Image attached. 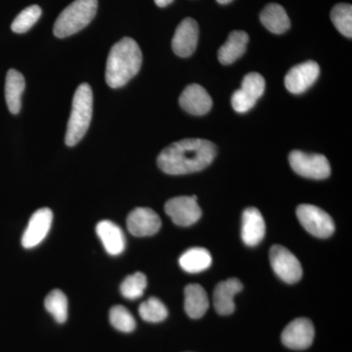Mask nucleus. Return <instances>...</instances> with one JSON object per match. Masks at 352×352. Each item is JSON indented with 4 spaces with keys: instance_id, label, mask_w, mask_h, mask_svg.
Returning <instances> with one entry per match:
<instances>
[{
    "instance_id": "obj_11",
    "label": "nucleus",
    "mask_w": 352,
    "mask_h": 352,
    "mask_svg": "<svg viewBox=\"0 0 352 352\" xmlns=\"http://www.w3.org/2000/svg\"><path fill=\"white\" fill-rule=\"evenodd\" d=\"M320 68L314 61L296 65L285 76V87L291 94H300L307 91L318 78Z\"/></svg>"
},
{
    "instance_id": "obj_22",
    "label": "nucleus",
    "mask_w": 352,
    "mask_h": 352,
    "mask_svg": "<svg viewBox=\"0 0 352 352\" xmlns=\"http://www.w3.org/2000/svg\"><path fill=\"white\" fill-rule=\"evenodd\" d=\"M261 22L268 31L276 34H284L291 27L288 14L283 7L277 3L268 4L261 11Z\"/></svg>"
},
{
    "instance_id": "obj_8",
    "label": "nucleus",
    "mask_w": 352,
    "mask_h": 352,
    "mask_svg": "<svg viewBox=\"0 0 352 352\" xmlns=\"http://www.w3.org/2000/svg\"><path fill=\"white\" fill-rule=\"evenodd\" d=\"M270 259L272 270L286 283H296L302 277V264L283 245H273L270 250Z\"/></svg>"
},
{
    "instance_id": "obj_13",
    "label": "nucleus",
    "mask_w": 352,
    "mask_h": 352,
    "mask_svg": "<svg viewBox=\"0 0 352 352\" xmlns=\"http://www.w3.org/2000/svg\"><path fill=\"white\" fill-rule=\"evenodd\" d=\"M129 232L136 237L155 235L162 226L161 219L149 208H138L129 214L126 220Z\"/></svg>"
},
{
    "instance_id": "obj_6",
    "label": "nucleus",
    "mask_w": 352,
    "mask_h": 352,
    "mask_svg": "<svg viewBox=\"0 0 352 352\" xmlns=\"http://www.w3.org/2000/svg\"><path fill=\"white\" fill-rule=\"evenodd\" d=\"M289 164L295 173L311 179H325L331 175L330 163L323 155L293 151L289 156Z\"/></svg>"
},
{
    "instance_id": "obj_20",
    "label": "nucleus",
    "mask_w": 352,
    "mask_h": 352,
    "mask_svg": "<svg viewBox=\"0 0 352 352\" xmlns=\"http://www.w3.org/2000/svg\"><path fill=\"white\" fill-rule=\"evenodd\" d=\"M184 308L189 317L199 319L206 314L210 302L205 289L198 284L188 285L184 289Z\"/></svg>"
},
{
    "instance_id": "obj_19",
    "label": "nucleus",
    "mask_w": 352,
    "mask_h": 352,
    "mask_svg": "<svg viewBox=\"0 0 352 352\" xmlns=\"http://www.w3.org/2000/svg\"><path fill=\"white\" fill-rule=\"evenodd\" d=\"M249 43V36L244 31H234L230 32L226 43L219 48V60L220 63L230 65L236 60L243 56L247 50Z\"/></svg>"
},
{
    "instance_id": "obj_5",
    "label": "nucleus",
    "mask_w": 352,
    "mask_h": 352,
    "mask_svg": "<svg viewBox=\"0 0 352 352\" xmlns=\"http://www.w3.org/2000/svg\"><path fill=\"white\" fill-rule=\"evenodd\" d=\"M296 217L305 230L315 237L325 239L332 236L335 231L332 217L316 206L307 204L298 206Z\"/></svg>"
},
{
    "instance_id": "obj_4",
    "label": "nucleus",
    "mask_w": 352,
    "mask_h": 352,
    "mask_svg": "<svg viewBox=\"0 0 352 352\" xmlns=\"http://www.w3.org/2000/svg\"><path fill=\"white\" fill-rule=\"evenodd\" d=\"M98 0H76L62 11L54 24L55 36L68 38L82 31L95 17Z\"/></svg>"
},
{
    "instance_id": "obj_12",
    "label": "nucleus",
    "mask_w": 352,
    "mask_h": 352,
    "mask_svg": "<svg viewBox=\"0 0 352 352\" xmlns=\"http://www.w3.org/2000/svg\"><path fill=\"white\" fill-rule=\"evenodd\" d=\"M53 212L50 208H39L30 219L22 237V245L25 249H32L41 244L47 236L52 224Z\"/></svg>"
},
{
    "instance_id": "obj_21",
    "label": "nucleus",
    "mask_w": 352,
    "mask_h": 352,
    "mask_svg": "<svg viewBox=\"0 0 352 352\" xmlns=\"http://www.w3.org/2000/svg\"><path fill=\"white\" fill-rule=\"evenodd\" d=\"M25 82L24 76L16 69H9L6 80V99L7 107L13 115L19 113L22 107V95Z\"/></svg>"
},
{
    "instance_id": "obj_29",
    "label": "nucleus",
    "mask_w": 352,
    "mask_h": 352,
    "mask_svg": "<svg viewBox=\"0 0 352 352\" xmlns=\"http://www.w3.org/2000/svg\"><path fill=\"white\" fill-rule=\"evenodd\" d=\"M41 16V7L38 6L27 7L13 21L11 29L16 34H24V32L29 31L32 25L38 22Z\"/></svg>"
},
{
    "instance_id": "obj_26",
    "label": "nucleus",
    "mask_w": 352,
    "mask_h": 352,
    "mask_svg": "<svg viewBox=\"0 0 352 352\" xmlns=\"http://www.w3.org/2000/svg\"><path fill=\"white\" fill-rule=\"evenodd\" d=\"M168 308L159 298L152 296L139 307V315L141 318L150 323H159L168 317Z\"/></svg>"
},
{
    "instance_id": "obj_17",
    "label": "nucleus",
    "mask_w": 352,
    "mask_h": 352,
    "mask_svg": "<svg viewBox=\"0 0 352 352\" xmlns=\"http://www.w3.org/2000/svg\"><path fill=\"white\" fill-rule=\"evenodd\" d=\"M243 289V284L236 278L219 282L214 291V305L217 314L230 315L235 310L234 298Z\"/></svg>"
},
{
    "instance_id": "obj_24",
    "label": "nucleus",
    "mask_w": 352,
    "mask_h": 352,
    "mask_svg": "<svg viewBox=\"0 0 352 352\" xmlns=\"http://www.w3.org/2000/svg\"><path fill=\"white\" fill-rule=\"evenodd\" d=\"M44 307L58 323H65L68 318V300L61 289H53L44 300Z\"/></svg>"
},
{
    "instance_id": "obj_3",
    "label": "nucleus",
    "mask_w": 352,
    "mask_h": 352,
    "mask_svg": "<svg viewBox=\"0 0 352 352\" xmlns=\"http://www.w3.org/2000/svg\"><path fill=\"white\" fill-rule=\"evenodd\" d=\"M94 112V92L88 83H82L74 95L72 112L67 126L65 142L72 147L87 133Z\"/></svg>"
},
{
    "instance_id": "obj_7",
    "label": "nucleus",
    "mask_w": 352,
    "mask_h": 352,
    "mask_svg": "<svg viewBox=\"0 0 352 352\" xmlns=\"http://www.w3.org/2000/svg\"><path fill=\"white\" fill-rule=\"evenodd\" d=\"M265 80L258 73H250L245 76L240 89L236 90L231 98V104L236 112L244 113L251 110L256 101L263 96Z\"/></svg>"
},
{
    "instance_id": "obj_2",
    "label": "nucleus",
    "mask_w": 352,
    "mask_h": 352,
    "mask_svg": "<svg viewBox=\"0 0 352 352\" xmlns=\"http://www.w3.org/2000/svg\"><path fill=\"white\" fill-rule=\"evenodd\" d=\"M142 65V52L138 43L131 38H124L113 44L106 65V82L109 87L126 85L138 75Z\"/></svg>"
},
{
    "instance_id": "obj_1",
    "label": "nucleus",
    "mask_w": 352,
    "mask_h": 352,
    "mask_svg": "<svg viewBox=\"0 0 352 352\" xmlns=\"http://www.w3.org/2000/svg\"><path fill=\"white\" fill-rule=\"evenodd\" d=\"M217 148L206 139H182L164 148L157 166L170 175H188L208 168L214 161Z\"/></svg>"
},
{
    "instance_id": "obj_25",
    "label": "nucleus",
    "mask_w": 352,
    "mask_h": 352,
    "mask_svg": "<svg viewBox=\"0 0 352 352\" xmlns=\"http://www.w3.org/2000/svg\"><path fill=\"white\" fill-rule=\"evenodd\" d=\"M331 20L333 25L346 38L352 36V6L351 4H337L331 12Z\"/></svg>"
},
{
    "instance_id": "obj_16",
    "label": "nucleus",
    "mask_w": 352,
    "mask_h": 352,
    "mask_svg": "<svg viewBox=\"0 0 352 352\" xmlns=\"http://www.w3.org/2000/svg\"><path fill=\"white\" fill-rule=\"evenodd\" d=\"M265 235V222L263 214L256 208H248L242 215L243 242L249 247L258 245Z\"/></svg>"
},
{
    "instance_id": "obj_15",
    "label": "nucleus",
    "mask_w": 352,
    "mask_h": 352,
    "mask_svg": "<svg viewBox=\"0 0 352 352\" xmlns=\"http://www.w3.org/2000/svg\"><path fill=\"white\" fill-rule=\"evenodd\" d=\"M179 104L187 113L203 116L210 112L212 109V99L205 88L194 83L183 90L180 95Z\"/></svg>"
},
{
    "instance_id": "obj_23",
    "label": "nucleus",
    "mask_w": 352,
    "mask_h": 352,
    "mask_svg": "<svg viewBox=\"0 0 352 352\" xmlns=\"http://www.w3.org/2000/svg\"><path fill=\"white\" fill-rule=\"evenodd\" d=\"M210 252L204 248H192L180 256L179 264L187 273H200L212 265Z\"/></svg>"
},
{
    "instance_id": "obj_14",
    "label": "nucleus",
    "mask_w": 352,
    "mask_h": 352,
    "mask_svg": "<svg viewBox=\"0 0 352 352\" xmlns=\"http://www.w3.org/2000/svg\"><path fill=\"white\" fill-rule=\"evenodd\" d=\"M199 41V27L195 20L186 18L176 28L173 50L177 56L186 58L195 52Z\"/></svg>"
},
{
    "instance_id": "obj_28",
    "label": "nucleus",
    "mask_w": 352,
    "mask_h": 352,
    "mask_svg": "<svg viewBox=\"0 0 352 352\" xmlns=\"http://www.w3.org/2000/svg\"><path fill=\"white\" fill-rule=\"evenodd\" d=\"M110 322L113 328L122 333H131L136 327L135 319L122 305H115L111 308Z\"/></svg>"
},
{
    "instance_id": "obj_30",
    "label": "nucleus",
    "mask_w": 352,
    "mask_h": 352,
    "mask_svg": "<svg viewBox=\"0 0 352 352\" xmlns=\"http://www.w3.org/2000/svg\"><path fill=\"white\" fill-rule=\"evenodd\" d=\"M173 0H155V3L159 7H166L170 6Z\"/></svg>"
},
{
    "instance_id": "obj_10",
    "label": "nucleus",
    "mask_w": 352,
    "mask_h": 352,
    "mask_svg": "<svg viewBox=\"0 0 352 352\" xmlns=\"http://www.w3.org/2000/svg\"><path fill=\"white\" fill-rule=\"evenodd\" d=\"M314 335L312 322L307 318H298L284 329L281 340L285 346L295 351H302L311 346Z\"/></svg>"
},
{
    "instance_id": "obj_31",
    "label": "nucleus",
    "mask_w": 352,
    "mask_h": 352,
    "mask_svg": "<svg viewBox=\"0 0 352 352\" xmlns=\"http://www.w3.org/2000/svg\"><path fill=\"white\" fill-rule=\"evenodd\" d=\"M217 2H219V4H228L230 3L232 0H217Z\"/></svg>"
},
{
    "instance_id": "obj_27",
    "label": "nucleus",
    "mask_w": 352,
    "mask_h": 352,
    "mask_svg": "<svg viewBox=\"0 0 352 352\" xmlns=\"http://www.w3.org/2000/svg\"><path fill=\"white\" fill-rule=\"evenodd\" d=\"M147 278L144 273L136 272L129 275L120 285V293L127 300H138L144 294Z\"/></svg>"
},
{
    "instance_id": "obj_9",
    "label": "nucleus",
    "mask_w": 352,
    "mask_h": 352,
    "mask_svg": "<svg viewBox=\"0 0 352 352\" xmlns=\"http://www.w3.org/2000/svg\"><path fill=\"white\" fill-rule=\"evenodd\" d=\"M166 214L178 226H191L201 217V210L197 197L180 196L170 199L164 206Z\"/></svg>"
},
{
    "instance_id": "obj_18",
    "label": "nucleus",
    "mask_w": 352,
    "mask_h": 352,
    "mask_svg": "<svg viewBox=\"0 0 352 352\" xmlns=\"http://www.w3.org/2000/svg\"><path fill=\"white\" fill-rule=\"evenodd\" d=\"M96 233L100 238L106 252L111 256H119L126 249V237L117 224L110 220H102L96 226Z\"/></svg>"
}]
</instances>
